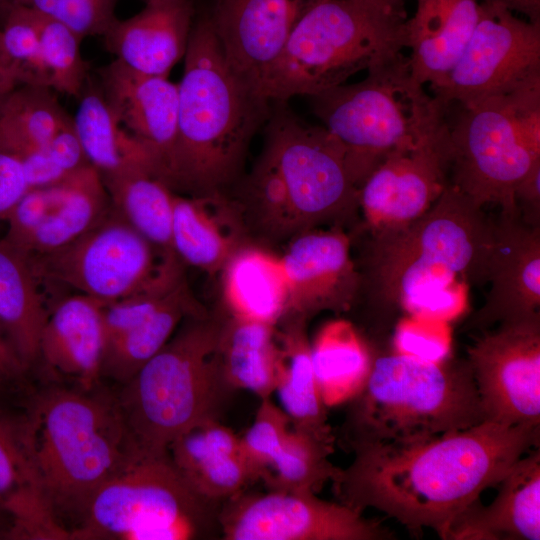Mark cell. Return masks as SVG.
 Masks as SVG:
<instances>
[{
    "label": "cell",
    "mask_w": 540,
    "mask_h": 540,
    "mask_svg": "<svg viewBox=\"0 0 540 540\" xmlns=\"http://www.w3.org/2000/svg\"><path fill=\"white\" fill-rule=\"evenodd\" d=\"M351 235L359 285L350 312L374 346L401 315L451 322L468 287L487 283L493 218L451 183L417 219Z\"/></svg>",
    "instance_id": "6da1fadb"
},
{
    "label": "cell",
    "mask_w": 540,
    "mask_h": 540,
    "mask_svg": "<svg viewBox=\"0 0 540 540\" xmlns=\"http://www.w3.org/2000/svg\"><path fill=\"white\" fill-rule=\"evenodd\" d=\"M539 440L540 425L484 421L424 441L356 446L352 462L331 481L333 492L359 512L376 509L414 535L431 529L444 539L452 522Z\"/></svg>",
    "instance_id": "7a4b0ae2"
},
{
    "label": "cell",
    "mask_w": 540,
    "mask_h": 540,
    "mask_svg": "<svg viewBox=\"0 0 540 540\" xmlns=\"http://www.w3.org/2000/svg\"><path fill=\"white\" fill-rule=\"evenodd\" d=\"M265 123L263 150L232 191L253 240L273 249L309 230H357L359 185L344 146L286 102H271Z\"/></svg>",
    "instance_id": "3957f363"
},
{
    "label": "cell",
    "mask_w": 540,
    "mask_h": 540,
    "mask_svg": "<svg viewBox=\"0 0 540 540\" xmlns=\"http://www.w3.org/2000/svg\"><path fill=\"white\" fill-rule=\"evenodd\" d=\"M183 59L176 138L162 182L184 196L229 194L271 102L231 70L207 13L195 16Z\"/></svg>",
    "instance_id": "277c9868"
},
{
    "label": "cell",
    "mask_w": 540,
    "mask_h": 540,
    "mask_svg": "<svg viewBox=\"0 0 540 540\" xmlns=\"http://www.w3.org/2000/svg\"><path fill=\"white\" fill-rule=\"evenodd\" d=\"M20 426L46 507L70 540L98 489L140 456L117 396L52 386L36 394Z\"/></svg>",
    "instance_id": "5b68a950"
},
{
    "label": "cell",
    "mask_w": 540,
    "mask_h": 540,
    "mask_svg": "<svg viewBox=\"0 0 540 540\" xmlns=\"http://www.w3.org/2000/svg\"><path fill=\"white\" fill-rule=\"evenodd\" d=\"M335 435L350 451L367 444H405L468 429L485 421L467 359L428 362L374 349L369 375L347 403Z\"/></svg>",
    "instance_id": "8992f818"
},
{
    "label": "cell",
    "mask_w": 540,
    "mask_h": 540,
    "mask_svg": "<svg viewBox=\"0 0 540 540\" xmlns=\"http://www.w3.org/2000/svg\"><path fill=\"white\" fill-rule=\"evenodd\" d=\"M223 319L217 307L184 318L167 343L116 393L140 455L167 453L191 427L219 419L233 392L217 353Z\"/></svg>",
    "instance_id": "52a82bcc"
},
{
    "label": "cell",
    "mask_w": 540,
    "mask_h": 540,
    "mask_svg": "<svg viewBox=\"0 0 540 540\" xmlns=\"http://www.w3.org/2000/svg\"><path fill=\"white\" fill-rule=\"evenodd\" d=\"M407 20L404 1L317 0L268 71L262 95L269 102L309 97L406 56Z\"/></svg>",
    "instance_id": "ba28073f"
},
{
    "label": "cell",
    "mask_w": 540,
    "mask_h": 540,
    "mask_svg": "<svg viewBox=\"0 0 540 540\" xmlns=\"http://www.w3.org/2000/svg\"><path fill=\"white\" fill-rule=\"evenodd\" d=\"M309 98L322 126L344 146L359 188L391 153L441 127L448 111L413 78L407 56Z\"/></svg>",
    "instance_id": "9c48e42d"
},
{
    "label": "cell",
    "mask_w": 540,
    "mask_h": 540,
    "mask_svg": "<svg viewBox=\"0 0 540 540\" xmlns=\"http://www.w3.org/2000/svg\"><path fill=\"white\" fill-rule=\"evenodd\" d=\"M222 503L197 493L169 453L140 455L104 483L70 540H190L220 534Z\"/></svg>",
    "instance_id": "30bf717a"
},
{
    "label": "cell",
    "mask_w": 540,
    "mask_h": 540,
    "mask_svg": "<svg viewBox=\"0 0 540 540\" xmlns=\"http://www.w3.org/2000/svg\"><path fill=\"white\" fill-rule=\"evenodd\" d=\"M453 105L450 183L482 208L516 210L514 189L540 160V139L519 125L506 95Z\"/></svg>",
    "instance_id": "8fae6325"
},
{
    "label": "cell",
    "mask_w": 540,
    "mask_h": 540,
    "mask_svg": "<svg viewBox=\"0 0 540 540\" xmlns=\"http://www.w3.org/2000/svg\"><path fill=\"white\" fill-rule=\"evenodd\" d=\"M37 281L68 286L104 305L142 289L164 257L114 208L68 244L27 255Z\"/></svg>",
    "instance_id": "7c38bea8"
},
{
    "label": "cell",
    "mask_w": 540,
    "mask_h": 540,
    "mask_svg": "<svg viewBox=\"0 0 540 540\" xmlns=\"http://www.w3.org/2000/svg\"><path fill=\"white\" fill-rule=\"evenodd\" d=\"M540 78V23L483 0L475 29L446 79L431 89L445 106L508 94Z\"/></svg>",
    "instance_id": "4fadbf2b"
},
{
    "label": "cell",
    "mask_w": 540,
    "mask_h": 540,
    "mask_svg": "<svg viewBox=\"0 0 540 540\" xmlns=\"http://www.w3.org/2000/svg\"><path fill=\"white\" fill-rule=\"evenodd\" d=\"M225 540H387L394 533L340 502L315 493L242 491L225 500L219 511Z\"/></svg>",
    "instance_id": "5bb4252c"
},
{
    "label": "cell",
    "mask_w": 540,
    "mask_h": 540,
    "mask_svg": "<svg viewBox=\"0 0 540 540\" xmlns=\"http://www.w3.org/2000/svg\"><path fill=\"white\" fill-rule=\"evenodd\" d=\"M466 359L485 421L540 425V315L481 332Z\"/></svg>",
    "instance_id": "9a60e30c"
},
{
    "label": "cell",
    "mask_w": 540,
    "mask_h": 540,
    "mask_svg": "<svg viewBox=\"0 0 540 540\" xmlns=\"http://www.w3.org/2000/svg\"><path fill=\"white\" fill-rule=\"evenodd\" d=\"M446 122L416 145L387 156L359 188L360 230L375 231L422 216L450 183Z\"/></svg>",
    "instance_id": "2e32d148"
},
{
    "label": "cell",
    "mask_w": 540,
    "mask_h": 540,
    "mask_svg": "<svg viewBox=\"0 0 540 540\" xmlns=\"http://www.w3.org/2000/svg\"><path fill=\"white\" fill-rule=\"evenodd\" d=\"M352 248L351 233L340 228L309 230L291 239L280 255L288 288L281 319L309 322L325 311L350 312L359 285Z\"/></svg>",
    "instance_id": "e0dca14e"
},
{
    "label": "cell",
    "mask_w": 540,
    "mask_h": 540,
    "mask_svg": "<svg viewBox=\"0 0 540 540\" xmlns=\"http://www.w3.org/2000/svg\"><path fill=\"white\" fill-rule=\"evenodd\" d=\"M494 237L483 305L463 331L489 330L501 323L540 315V227L524 223L517 210L493 219Z\"/></svg>",
    "instance_id": "ac0fdd59"
},
{
    "label": "cell",
    "mask_w": 540,
    "mask_h": 540,
    "mask_svg": "<svg viewBox=\"0 0 540 540\" xmlns=\"http://www.w3.org/2000/svg\"><path fill=\"white\" fill-rule=\"evenodd\" d=\"M316 1L212 0L207 15L231 70L263 96L268 71L300 18Z\"/></svg>",
    "instance_id": "d6986e66"
},
{
    "label": "cell",
    "mask_w": 540,
    "mask_h": 540,
    "mask_svg": "<svg viewBox=\"0 0 540 540\" xmlns=\"http://www.w3.org/2000/svg\"><path fill=\"white\" fill-rule=\"evenodd\" d=\"M97 76L118 123L155 154L162 181L177 132L178 84L134 70L116 58L99 68Z\"/></svg>",
    "instance_id": "ffe728a7"
},
{
    "label": "cell",
    "mask_w": 540,
    "mask_h": 540,
    "mask_svg": "<svg viewBox=\"0 0 540 540\" xmlns=\"http://www.w3.org/2000/svg\"><path fill=\"white\" fill-rule=\"evenodd\" d=\"M196 0H148L134 16L117 19L104 34L106 49L130 68L167 77L184 58Z\"/></svg>",
    "instance_id": "44dd1931"
},
{
    "label": "cell",
    "mask_w": 540,
    "mask_h": 540,
    "mask_svg": "<svg viewBox=\"0 0 540 540\" xmlns=\"http://www.w3.org/2000/svg\"><path fill=\"white\" fill-rule=\"evenodd\" d=\"M497 496L479 499L450 525L444 540H539L540 449L519 458L498 484Z\"/></svg>",
    "instance_id": "7402d4cb"
},
{
    "label": "cell",
    "mask_w": 540,
    "mask_h": 540,
    "mask_svg": "<svg viewBox=\"0 0 540 540\" xmlns=\"http://www.w3.org/2000/svg\"><path fill=\"white\" fill-rule=\"evenodd\" d=\"M104 306L83 294L67 297L48 313L40 336L38 361L85 391L100 386Z\"/></svg>",
    "instance_id": "603a6c76"
},
{
    "label": "cell",
    "mask_w": 540,
    "mask_h": 540,
    "mask_svg": "<svg viewBox=\"0 0 540 540\" xmlns=\"http://www.w3.org/2000/svg\"><path fill=\"white\" fill-rule=\"evenodd\" d=\"M250 243L240 210L229 194L192 197L174 193L172 246L185 266L215 276Z\"/></svg>",
    "instance_id": "cb8c5ba5"
},
{
    "label": "cell",
    "mask_w": 540,
    "mask_h": 540,
    "mask_svg": "<svg viewBox=\"0 0 540 540\" xmlns=\"http://www.w3.org/2000/svg\"><path fill=\"white\" fill-rule=\"evenodd\" d=\"M483 0H416L406 25L408 66L413 78L439 86L461 57L475 29Z\"/></svg>",
    "instance_id": "d4e9b609"
},
{
    "label": "cell",
    "mask_w": 540,
    "mask_h": 540,
    "mask_svg": "<svg viewBox=\"0 0 540 540\" xmlns=\"http://www.w3.org/2000/svg\"><path fill=\"white\" fill-rule=\"evenodd\" d=\"M220 275V303L226 315L276 326L283 317L288 288L280 255L250 243L240 248Z\"/></svg>",
    "instance_id": "484cf974"
},
{
    "label": "cell",
    "mask_w": 540,
    "mask_h": 540,
    "mask_svg": "<svg viewBox=\"0 0 540 540\" xmlns=\"http://www.w3.org/2000/svg\"><path fill=\"white\" fill-rule=\"evenodd\" d=\"M0 504L10 519L7 539L66 540L44 502L20 421L1 413Z\"/></svg>",
    "instance_id": "4316f807"
},
{
    "label": "cell",
    "mask_w": 540,
    "mask_h": 540,
    "mask_svg": "<svg viewBox=\"0 0 540 540\" xmlns=\"http://www.w3.org/2000/svg\"><path fill=\"white\" fill-rule=\"evenodd\" d=\"M307 324L283 318L275 326L279 350L275 392L292 428L336 442L313 370Z\"/></svg>",
    "instance_id": "83f0119b"
},
{
    "label": "cell",
    "mask_w": 540,
    "mask_h": 540,
    "mask_svg": "<svg viewBox=\"0 0 540 540\" xmlns=\"http://www.w3.org/2000/svg\"><path fill=\"white\" fill-rule=\"evenodd\" d=\"M78 99L73 117L75 131L89 163L101 176L143 171L159 179L155 154L118 123L97 80L89 76Z\"/></svg>",
    "instance_id": "f1b7e54d"
},
{
    "label": "cell",
    "mask_w": 540,
    "mask_h": 540,
    "mask_svg": "<svg viewBox=\"0 0 540 540\" xmlns=\"http://www.w3.org/2000/svg\"><path fill=\"white\" fill-rule=\"evenodd\" d=\"M311 359L324 405L332 408L352 399L364 385L374 348L350 320L334 319L310 341Z\"/></svg>",
    "instance_id": "f546056e"
},
{
    "label": "cell",
    "mask_w": 540,
    "mask_h": 540,
    "mask_svg": "<svg viewBox=\"0 0 540 540\" xmlns=\"http://www.w3.org/2000/svg\"><path fill=\"white\" fill-rule=\"evenodd\" d=\"M207 311L185 278L146 320L104 340L101 379L125 384L167 343L184 318Z\"/></svg>",
    "instance_id": "4dcf8cb0"
},
{
    "label": "cell",
    "mask_w": 540,
    "mask_h": 540,
    "mask_svg": "<svg viewBox=\"0 0 540 540\" xmlns=\"http://www.w3.org/2000/svg\"><path fill=\"white\" fill-rule=\"evenodd\" d=\"M47 316L27 255L0 239V326L27 370L38 362Z\"/></svg>",
    "instance_id": "1f68e13d"
},
{
    "label": "cell",
    "mask_w": 540,
    "mask_h": 540,
    "mask_svg": "<svg viewBox=\"0 0 540 540\" xmlns=\"http://www.w3.org/2000/svg\"><path fill=\"white\" fill-rule=\"evenodd\" d=\"M217 353L223 378L233 391L248 390L260 399L275 392L279 362L275 326L224 313Z\"/></svg>",
    "instance_id": "d6a6232c"
},
{
    "label": "cell",
    "mask_w": 540,
    "mask_h": 540,
    "mask_svg": "<svg viewBox=\"0 0 540 540\" xmlns=\"http://www.w3.org/2000/svg\"><path fill=\"white\" fill-rule=\"evenodd\" d=\"M64 195L21 250L26 255L58 249L73 241L110 212L112 204L99 171L87 165L63 179Z\"/></svg>",
    "instance_id": "836d02e7"
},
{
    "label": "cell",
    "mask_w": 540,
    "mask_h": 540,
    "mask_svg": "<svg viewBox=\"0 0 540 540\" xmlns=\"http://www.w3.org/2000/svg\"><path fill=\"white\" fill-rule=\"evenodd\" d=\"M101 177L113 208L162 256L174 255V192L143 171H124Z\"/></svg>",
    "instance_id": "e575fe53"
},
{
    "label": "cell",
    "mask_w": 540,
    "mask_h": 540,
    "mask_svg": "<svg viewBox=\"0 0 540 540\" xmlns=\"http://www.w3.org/2000/svg\"><path fill=\"white\" fill-rule=\"evenodd\" d=\"M68 117L52 88L19 84L0 101V142L23 159L45 150Z\"/></svg>",
    "instance_id": "d590c367"
},
{
    "label": "cell",
    "mask_w": 540,
    "mask_h": 540,
    "mask_svg": "<svg viewBox=\"0 0 540 540\" xmlns=\"http://www.w3.org/2000/svg\"><path fill=\"white\" fill-rule=\"evenodd\" d=\"M334 444L291 428L260 480L272 491L317 494L339 470L330 461Z\"/></svg>",
    "instance_id": "8d00e7d4"
},
{
    "label": "cell",
    "mask_w": 540,
    "mask_h": 540,
    "mask_svg": "<svg viewBox=\"0 0 540 540\" xmlns=\"http://www.w3.org/2000/svg\"><path fill=\"white\" fill-rule=\"evenodd\" d=\"M39 29L50 87L55 92L79 98L90 76L89 64L80 53L83 39L62 23L41 14Z\"/></svg>",
    "instance_id": "74e56055"
},
{
    "label": "cell",
    "mask_w": 540,
    "mask_h": 540,
    "mask_svg": "<svg viewBox=\"0 0 540 540\" xmlns=\"http://www.w3.org/2000/svg\"><path fill=\"white\" fill-rule=\"evenodd\" d=\"M1 30L5 52L18 84L50 87L42 58L39 14L18 5L9 12Z\"/></svg>",
    "instance_id": "f35d334b"
},
{
    "label": "cell",
    "mask_w": 540,
    "mask_h": 540,
    "mask_svg": "<svg viewBox=\"0 0 540 540\" xmlns=\"http://www.w3.org/2000/svg\"><path fill=\"white\" fill-rule=\"evenodd\" d=\"M181 475L201 496L220 503L261 478L242 454L210 456Z\"/></svg>",
    "instance_id": "ab89813d"
},
{
    "label": "cell",
    "mask_w": 540,
    "mask_h": 540,
    "mask_svg": "<svg viewBox=\"0 0 540 540\" xmlns=\"http://www.w3.org/2000/svg\"><path fill=\"white\" fill-rule=\"evenodd\" d=\"M118 0H22L20 5L54 19L82 39L104 36L118 19Z\"/></svg>",
    "instance_id": "60d3db41"
},
{
    "label": "cell",
    "mask_w": 540,
    "mask_h": 540,
    "mask_svg": "<svg viewBox=\"0 0 540 540\" xmlns=\"http://www.w3.org/2000/svg\"><path fill=\"white\" fill-rule=\"evenodd\" d=\"M290 429L291 421L286 412L270 397L260 399L252 425L240 437V450L261 476L280 450Z\"/></svg>",
    "instance_id": "b9f144b4"
},
{
    "label": "cell",
    "mask_w": 540,
    "mask_h": 540,
    "mask_svg": "<svg viewBox=\"0 0 540 540\" xmlns=\"http://www.w3.org/2000/svg\"><path fill=\"white\" fill-rule=\"evenodd\" d=\"M394 352L419 360L439 362L451 356L448 322L418 316H403L394 327Z\"/></svg>",
    "instance_id": "7bdbcfd3"
},
{
    "label": "cell",
    "mask_w": 540,
    "mask_h": 540,
    "mask_svg": "<svg viewBox=\"0 0 540 540\" xmlns=\"http://www.w3.org/2000/svg\"><path fill=\"white\" fill-rule=\"evenodd\" d=\"M63 195L62 181L47 187L29 189L9 215L8 231L4 239L22 250L34 231L59 205Z\"/></svg>",
    "instance_id": "ee69618b"
},
{
    "label": "cell",
    "mask_w": 540,
    "mask_h": 540,
    "mask_svg": "<svg viewBox=\"0 0 540 540\" xmlns=\"http://www.w3.org/2000/svg\"><path fill=\"white\" fill-rule=\"evenodd\" d=\"M29 189L22 159L0 142V221H7Z\"/></svg>",
    "instance_id": "f6af8a7d"
},
{
    "label": "cell",
    "mask_w": 540,
    "mask_h": 540,
    "mask_svg": "<svg viewBox=\"0 0 540 540\" xmlns=\"http://www.w3.org/2000/svg\"><path fill=\"white\" fill-rule=\"evenodd\" d=\"M46 150L52 162L66 175L91 165L70 116L55 133Z\"/></svg>",
    "instance_id": "bcb514c9"
},
{
    "label": "cell",
    "mask_w": 540,
    "mask_h": 540,
    "mask_svg": "<svg viewBox=\"0 0 540 540\" xmlns=\"http://www.w3.org/2000/svg\"><path fill=\"white\" fill-rule=\"evenodd\" d=\"M513 200L521 220L540 227V160H537L514 189Z\"/></svg>",
    "instance_id": "7dc6e473"
},
{
    "label": "cell",
    "mask_w": 540,
    "mask_h": 540,
    "mask_svg": "<svg viewBox=\"0 0 540 540\" xmlns=\"http://www.w3.org/2000/svg\"><path fill=\"white\" fill-rule=\"evenodd\" d=\"M26 371L19 356L0 332V384L19 380Z\"/></svg>",
    "instance_id": "c3c4849f"
},
{
    "label": "cell",
    "mask_w": 540,
    "mask_h": 540,
    "mask_svg": "<svg viewBox=\"0 0 540 540\" xmlns=\"http://www.w3.org/2000/svg\"><path fill=\"white\" fill-rule=\"evenodd\" d=\"M517 14L526 19L540 23V0H498Z\"/></svg>",
    "instance_id": "681fc988"
},
{
    "label": "cell",
    "mask_w": 540,
    "mask_h": 540,
    "mask_svg": "<svg viewBox=\"0 0 540 540\" xmlns=\"http://www.w3.org/2000/svg\"><path fill=\"white\" fill-rule=\"evenodd\" d=\"M22 0H0V28L2 27L9 12L21 4Z\"/></svg>",
    "instance_id": "f907efd6"
},
{
    "label": "cell",
    "mask_w": 540,
    "mask_h": 540,
    "mask_svg": "<svg viewBox=\"0 0 540 540\" xmlns=\"http://www.w3.org/2000/svg\"><path fill=\"white\" fill-rule=\"evenodd\" d=\"M1 519H7L10 522L9 516L5 512L2 505L0 504V524H1ZM0 536L4 537V532L2 531V528H0Z\"/></svg>",
    "instance_id": "816d5d0a"
},
{
    "label": "cell",
    "mask_w": 540,
    "mask_h": 540,
    "mask_svg": "<svg viewBox=\"0 0 540 540\" xmlns=\"http://www.w3.org/2000/svg\"><path fill=\"white\" fill-rule=\"evenodd\" d=\"M3 97H0V101L2 100Z\"/></svg>",
    "instance_id": "f5cc1de1"
},
{
    "label": "cell",
    "mask_w": 540,
    "mask_h": 540,
    "mask_svg": "<svg viewBox=\"0 0 540 540\" xmlns=\"http://www.w3.org/2000/svg\"><path fill=\"white\" fill-rule=\"evenodd\" d=\"M398 1H405V0H398Z\"/></svg>",
    "instance_id": "db71d44e"
},
{
    "label": "cell",
    "mask_w": 540,
    "mask_h": 540,
    "mask_svg": "<svg viewBox=\"0 0 540 540\" xmlns=\"http://www.w3.org/2000/svg\"><path fill=\"white\" fill-rule=\"evenodd\" d=\"M145 2L148 1V0H144Z\"/></svg>",
    "instance_id": "11a10c76"
}]
</instances>
